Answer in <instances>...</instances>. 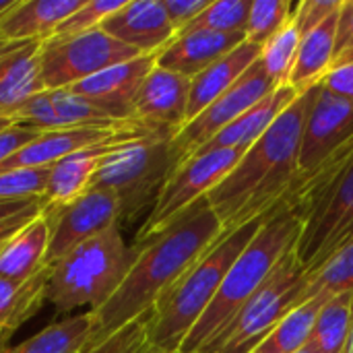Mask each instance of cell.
<instances>
[{
	"label": "cell",
	"mask_w": 353,
	"mask_h": 353,
	"mask_svg": "<svg viewBox=\"0 0 353 353\" xmlns=\"http://www.w3.org/2000/svg\"><path fill=\"white\" fill-rule=\"evenodd\" d=\"M353 292V234L316 269L306 273L300 304Z\"/></svg>",
	"instance_id": "cell-30"
},
{
	"label": "cell",
	"mask_w": 353,
	"mask_h": 353,
	"mask_svg": "<svg viewBox=\"0 0 353 353\" xmlns=\"http://www.w3.org/2000/svg\"><path fill=\"white\" fill-rule=\"evenodd\" d=\"M147 139V137H145ZM137 141V139H120V141H108L101 145H93L87 149H81L77 153L66 155L58 163L50 168L48 188L43 194V209H58L68 205L70 201L79 199L85 190H89V184L103 161L108 153H112L118 145Z\"/></svg>",
	"instance_id": "cell-20"
},
{
	"label": "cell",
	"mask_w": 353,
	"mask_h": 353,
	"mask_svg": "<svg viewBox=\"0 0 353 353\" xmlns=\"http://www.w3.org/2000/svg\"><path fill=\"white\" fill-rule=\"evenodd\" d=\"M12 124H21L39 132L79 128V126H112L118 120L103 114L89 99L81 97L72 89H43L27 99L10 116ZM126 122V120H124Z\"/></svg>",
	"instance_id": "cell-14"
},
{
	"label": "cell",
	"mask_w": 353,
	"mask_h": 353,
	"mask_svg": "<svg viewBox=\"0 0 353 353\" xmlns=\"http://www.w3.org/2000/svg\"><path fill=\"white\" fill-rule=\"evenodd\" d=\"M122 353H168L163 352V350H157V347H153V345H149L147 341H145V333L132 343V345H128L126 350Z\"/></svg>",
	"instance_id": "cell-43"
},
{
	"label": "cell",
	"mask_w": 353,
	"mask_h": 353,
	"mask_svg": "<svg viewBox=\"0 0 353 353\" xmlns=\"http://www.w3.org/2000/svg\"><path fill=\"white\" fill-rule=\"evenodd\" d=\"M339 12L329 17L323 25L314 27L306 35H302L298 54L288 79V87H292L298 95L319 87L333 64L335 52V33H337Z\"/></svg>",
	"instance_id": "cell-25"
},
{
	"label": "cell",
	"mask_w": 353,
	"mask_h": 353,
	"mask_svg": "<svg viewBox=\"0 0 353 353\" xmlns=\"http://www.w3.org/2000/svg\"><path fill=\"white\" fill-rule=\"evenodd\" d=\"M296 2L290 0H252L244 37L250 43L265 46L294 14Z\"/></svg>",
	"instance_id": "cell-33"
},
{
	"label": "cell",
	"mask_w": 353,
	"mask_h": 353,
	"mask_svg": "<svg viewBox=\"0 0 353 353\" xmlns=\"http://www.w3.org/2000/svg\"><path fill=\"white\" fill-rule=\"evenodd\" d=\"M300 39H302V33L292 17L261 50L259 62L277 87L288 85V79H290V72H292V66H294V60L298 54Z\"/></svg>",
	"instance_id": "cell-31"
},
{
	"label": "cell",
	"mask_w": 353,
	"mask_h": 353,
	"mask_svg": "<svg viewBox=\"0 0 353 353\" xmlns=\"http://www.w3.org/2000/svg\"><path fill=\"white\" fill-rule=\"evenodd\" d=\"M137 252L124 242L120 225L101 232L48 267L46 302L64 316L83 306L97 310L124 281Z\"/></svg>",
	"instance_id": "cell-6"
},
{
	"label": "cell",
	"mask_w": 353,
	"mask_h": 353,
	"mask_svg": "<svg viewBox=\"0 0 353 353\" xmlns=\"http://www.w3.org/2000/svg\"><path fill=\"white\" fill-rule=\"evenodd\" d=\"M50 246V217L41 211L25 228H21L0 254V277L10 281H25L46 267V252Z\"/></svg>",
	"instance_id": "cell-24"
},
{
	"label": "cell",
	"mask_w": 353,
	"mask_h": 353,
	"mask_svg": "<svg viewBox=\"0 0 353 353\" xmlns=\"http://www.w3.org/2000/svg\"><path fill=\"white\" fill-rule=\"evenodd\" d=\"M263 223L265 219H259L223 236L163 292L145 319V341L149 345L168 353L180 352V345L217 296L225 273L252 242Z\"/></svg>",
	"instance_id": "cell-5"
},
{
	"label": "cell",
	"mask_w": 353,
	"mask_h": 353,
	"mask_svg": "<svg viewBox=\"0 0 353 353\" xmlns=\"http://www.w3.org/2000/svg\"><path fill=\"white\" fill-rule=\"evenodd\" d=\"M352 331L353 292H347L323 304L308 343L316 353H347Z\"/></svg>",
	"instance_id": "cell-29"
},
{
	"label": "cell",
	"mask_w": 353,
	"mask_h": 353,
	"mask_svg": "<svg viewBox=\"0 0 353 353\" xmlns=\"http://www.w3.org/2000/svg\"><path fill=\"white\" fill-rule=\"evenodd\" d=\"M8 126H12V120L6 118V116H0V132H2L4 128H8Z\"/></svg>",
	"instance_id": "cell-45"
},
{
	"label": "cell",
	"mask_w": 353,
	"mask_h": 353,
	"mask_svg": "<svg viewBox=\"0 0 353 353\" xmlns=\"http://www.w3.org/2000/svg\"><path fill=\"white\" fill-rule=\"evenodd\" d=\"M10 238H12V236H10ZM10 238H4V240H0V254H2V250H4V244H6Z\"/></svg>",
	"instance_id": "cell-47"
},
{
	"label": "cell",
	"mask_w": 353,
	"mask_h": 353,
	"mask_svg": "<svg viewBox=\"0 0 353 353\" xmlns=\"http://www.w3.org/2000/svg\"><path fill=\"white\" fill-rule=\"evenodd\" d=\"M261 46L242 41L230 54L213 62L209 68L199 72L190 79V93H188V108H186V122L194 120L203 110H207L213 101H217L259 58Z\"/></svg>",
	"instance_id": "cell-22"
},
{
	"label": "cell",
	"mask_w": 353,
	"mask_h": 353,
	"mask_svg": "<svg viewBox=\"0 0 353 353\" xmlns=\"http://www.w3.org/2000/svg\"><path fill=\"white\" fill-rule=\"evenodd\" d=\"M188 93V77L165 70L155 64L137 93L134 118L176 134L186 124Z\"/></svg>",
	"instance_id": "cell-17"
},
{
	"label": "cell",
	"mask_w": 353,
	"mask_h": 353,
	"mask_svg": "<svg viewBox=\"0 0 353 353\" xmlns=\"http://www.w3.org/2000/svg\"><path fill=\"white\" fill-rule=\"evenodd\" d=\"M277 85L269 79L261 62L256 60L217 101H213L207 110H203L194 120L186 122L172 137V151L176 157V165L184 163L188 157L199 153L203 145H207L217 132L246 114L252 105L271 95Z\"/></svg>",
	"instance_id": "cell-11"
},
{
	"label": "cell",
	"mask_w": 353,
	"mask_h": 353,
	"mask_svg": "<svg viewBox=\"0 0 353 353\" xmlns=\"http://www.w3.org/2000/svg\"><path fill=\"white\" fill-rule=\"evenodd\" d=\"M246 41L244 33H213V31H186L178 33L159 54H155V64L184 74L188 79L196 77L213 62L230 54Z\"/></svg>",
	"instance_id": "cell-19"
},
{
	"label": "cell",
	"mask_w": 353,
	"mask_h": 353,
	"mask_svg": "<svg viewBox=\"0 0 353 353\" xmlns=\"http://www.w3.org/2000/svg\"><path fill=\"white\" fill-rule=\"evenodd\" d=\"M279 211L302 223L294 246L300 267L308 273L323 265L353 234V143L296 178Z\"/></svg>",
	"instance_id": "cell-3"
},
{
	"label": "cell",
	"mask_w": 353,
	"mask_h": 353,
	"mask_svg": "<svg viewBox=\"0 0 353 353\" xmlns=\"http://www.w3.org/2000/svg\"><path fill=\"white\" fill-rule=\"evenodd\" d=\"M50 168L37 170H14L0 174V203L43 199L48 188Z\"/></svg>",
	"instance_id": "cell-35"
},
{
	"label": "cell",
	"mask_w": 353,
	"mask_h": 353,
	"mask_svg": "<svg viewBox=\"0 0 353 353\" xmlns=\"http://www.w3.org/2000/svg\"><path fill=\"white\" fill-rule=\"evenodd\" d=\"M37 207H43V199H25V201H4L0 203V223L21 215V213H27L31 209H37Z\"/></svg>",
	"instance_id": "cell-41"
},
{
	"label": "cell",
	"mask_w": 353,
	"mask_h": 353,
	"mask_svg": "<svg viewBox=\"0 0 353 353\" xmlns=\"http://www.w3.org/2000/svg\"><path fill=\"white\" fill-rule=\"evenodd\" d=\"M50 217V246L46 267L58 263L77 246L120 225V201L103 188H89L79 199L58 209H43Z\"/></svg>",
	"instance_id": "cell-12"
},
{
	"label": "cell",
	"mask_w": 353,
	"mask_h": 353,
	"mask_svg": "<svg viewBox=\"0 0 353 353\" xmlns=\"http://www.w3.org/2000/svg\"><path fill=\"white\" fill-rule=\"evenodd\" d=\"M296 353H316V352H314V350L310 347V343H308V345H306L304 350H300V352H296Z\"/></svg>",
	"instance_id": "cell-46"
},
{
	"label": "cell",
	"mask_w": 353,
	"mask_h": 353,
	"mask_svg": "<svg viewBox=\"0 0 353 353\" xmlns=\"http://www.w3.org/2000/svg\"><path fill=\"white\" fill-rule=\"evenodd\" d=\"M242 155L244 151L238 149H215L196 153L184 163L176 165L161 186L157 201L141 225L132 246L151 240L194 203L205 199L236 168Z\"/></svg>",
	"instance_id": "cell-9"
},
{
	"label": "cell",
	"mask_w": 353,
	"mask_h": 353,
	"mask_svg": "<svg viewBox=\"0 0 353 353\" xmlns=\"http://www.w3.org/2000/svg\"><path fill=\"white\" fill-rule=\"evenodd\" d=\"M306 285V271L300 267L294 250L279 263L267 283L240 310L209 353H250L273 327L300 306Z\"/></svg>",
	"instance_id": "cell-8"
},
{
	"label": "cell",
	"mask_w": 353,
	"mask_h": 353,
	"mask_svg": "<svg viewBox=\"0 0 353 353\" xmlns=\"http://www.w3.org/2000/svg\"><path fill=\"white\" fill-rule=\"evenodd\" d=\"M327 300L329 298H314L296 306L250 353H296L304 350L312 337L314 323Z\"/></svg>",
	"instance_id": "cell-28"
},
{
	"label": "cell",
	"mask_w": 353,
	"mask_h": 353,
	"mask_svg": "<svg viewBox=\"0 0 353 353\" xmlns=\"http://www.w3.org/2000/svg\"><path fill=\"white\" fill-rule=\"evenodd\" d=\"M319 87L300 93L273 126L244 151L236 168L205 196L219 219L221 238L279 211L298 176L300 143Z\"/></svg>",
	"instance_id": "cell-2"
},
{
	"label": "cell",
	"mask_w": 353,
	"mask_h": 353,
	"mask_svg": "<svg viewBox=\"0 0 353 353\" xmlns=\"http://www.w3.org/2000/svg\"><path fill=\"white\" fill-rule=\"evenodd\" d=\"M321 87L333 95L343 97V99H353V62L329 70L327 77L323 79Z\"/></svg>",
	"instance_id": "cell-40"
},
{
	"label": "cell",
	"mask_w": 353,
	"mask_h": 353,
	"mask_svg": "<svg viewBox=\"0 0 353 353\" xmlns=\"http://www.w3.org/2000/svg\"><path fill=\"white\" fill-rule=\"evenodd\" d=\"M95 335L93 312L62 316L60 321L48 325L37 335L14 347H2L0 353H91Z\"/></svg>",
	"instance_id": "cell-26"
},
{
	"label": "cell",
	"mask_w": 353,
	"mask_h": 353,
	"mask_svg": "<svg viewBox=\"0 0 353 353\" xmlns=\"http://www.w3.org/2000/svg\"><path fill=\"white\" fill-rule=\"evenodd\" d=\"M4 43H6V41H0V48H2V46H4Z\"/></svg>",
	"instance_id": "cell-49"
},
{
	"label": "cell",
	"mask_w": 353,
	"mask_h": 353,
	"mask_svg": "<svg viewBox=\"0 0 353 353\" xmlns=\"http://www.w3.org/2000/svg\"><path fill=\"white\" fill-rule=\"evenodd\" d=\"M343 0H302L294 6V23L298 25L300 33L306 35L314 27L323 25L329 17L339 12Z\"/></svg>",
	"instance_id": "cell-36"
},
{
	"label": "cell",
	"mask_w": 353,
	"mask_h": 353,
	"mask_svg": "<svg viewBox=\"0 0 353 353\" xmlns=\"http://www.w3.org/2000/svg\"><path fill=\"white\" fill-rule=\"evenodd\" d=\"M300 230L302 223L292 211H279L265 219L259 234L225 273L217 296L192 327L178 353H209L240 310L294 250Z\"/></svg>",
	"instance_id": "cell-4"
},
{
	"label": "cell",
	"mask_w": 353,
	"mask_h": 353,
	"mask_svg": "<svg viewBox=\"0 0 353 353\" xmlns=\"http://www.w3.org/2000/svg\"><path fill=\"white\" fill-rule=\"evenodd\" d=\"M252 0H211L209 6L180 33L213 31V33H244Z\"/></svg>",
	"instance_id": "cell-32"
},
{
	"label": "cell",
	"mask_w": 353,
	"mask_h": 353,
	"mask_svg": "<svg viewBox=\"0 0 353 353\" xmlns=\"http://www.w3.org/2000/svg\"><path fill=\"white\" fill-rule=\"evenodd\" d=\"M163 8L172 21V25L176 27V35L188 27L207 6L211 0H161Z\"/></svg>",
	"instance_id": "cell-38"
},
{
	"label": "cell",
	"mask_w": 353,
	"mask_h": 353,
	"mask_svg": "<svg viewBox=\"0 0 353 353\" xmlns=\"http://www.w3.org/2000/svg\"><path fill=\"white\" fill-rule=\"evenodd\" d=\"M48 267L25 281L0 277V327L14 333L46 304Z\"/></svg>",
	"instance_id": "cell-27"
},
{
	"label": "cell",
	"mask_w": 353,
	"mask_h": 353,
	"mask_svg": "<svg viewBox=\"0 0 353 353\" xmlns=\"http://www.w3.org/2000/svg\"><path fill=\"white\" fill-rule=\"evenodd\" d=\"M10 335H12L10 331H6V329H2V327H0V350L6 345V341H8V337H10Z\"/></svg>",
	"instance_id": "cell-44"
},
{
	"label": "cell",
	"mask_w": 353,
	"mask_h": 353,
	"mask_svg": "<svg viewBox=\"0 0 353 353\" xmlns=\"http://www.w3.org/2000/svg\"><path fill=\"white\" fill-rule=\"evenodd\" d=\"M296 97L298 93L292 87L288 85L277 87L271 95H267L263 101L252 105L246 114H242L238 120H234L230 126L217 132L207 145L199 149V153L215 151V149H238V151L250 149L273 126V122L296 101Z\"/></svg>",
	"instance_id": "cell-23"
},
{
	"label": "cell",
	"mask_w": 353,
	"mask_h": 353,
	"mask_svg": "<svg viewBox=\"0 0 353 353\" xmlns=\"http://www.w3.org/2000/svg\"><path fill=\"white\" fill-rule=\"evenodd\" d=\"M350 143H353V99H343L319 87L304 126L296 178L312 172Z\"/></svg>",
	"instance_id": "cell-13"
},
{
	"label": "cell",
	"mask_w": 353,
	"mask_h": 353,
	"mask_svg": "<svg viewBox=\"0 0 353 353\" xmlns=\"http://www.w3.org/2000/svg\"><path fill=\"white\" fill-rule=\"evenodd\" d=\"M99 29L145 56L159 54L176 37L161 0H126Z\"/></svg>",
	"instance_id": "cell-16"
},
{
	"label": "cell",
	"mask_w": 353,
	"mask_h": 353,
	"mask_svg": "<svg viewBox=\"0 0 353 353\" xmlns=\"http://www.w3.org/2000/svg\"><path fill=\"white\" fill-rule=\"evenodd\" d=\"M153 66L155 56H139L134 60L110 66L68 89L89 99L95 108L118 122L132 120L137 93Z\"/></svg>",
	"instance_id": "cell-15"
},
{
	"label": "cell",
	"mask_w": 353,
	"mask_h": 353,
	"mask_svg": "<svg viewBox=\"0 0 353 353\" xmlns=\"http://www.w3.org/2000/svg\"><path fill=\"white\" fill-rule=\"evenodd\" d=\"M176 168L172 137H147L118 145L99 163L89 188H103L120 201V223L151 211L161 186Z\"/></svg>",
	"instance_id": "cell-7"
},
{
	"label": "cell",
	"mask_w": 353,
	"mask_h": 353,
	"mask_svg": "<svg viewBox=\"0 0 353 353\" xmlns=\"http://www.w3.org/2000/svg\"><path fill=\"white\" fill-rule=\"evenodd\" d=\"M85 0H17L0 19V41H46Z\"/></svg>",
	"instance_id": "cell-21"
},
{
	"label": "cell",
	"mask_w": 353,
	"mask_h": 353,
	"mask_svg": "<svg viewBox=\"0 0 353 353\" xmlns=\"http://www.w3.org/2000/svg\"><path fill=\"white\" fill-rule=\"evenodd\" d=\"M43 41H6L0 48V116H10L27 99L41 93Z\"/></svg>",
	"instance_id": "cell-18"
},
{
	"label": "cell",
	"mask_w": 353,
	"mask_h": 353,
	"mask_svg": "<svg viewBox=\"0 0 353 353\" xmlns=\"http://www.w3.org/2000/svg\"><path fill=\"white\" fill-rule=\"evenodd\" d=\"M350 62H353V0H343L339 8V19H337L331 70Z\"/></svg>",
	"instance_id": "cell-37"
},
{
	"label": "cell",
	"mask_w": 353,
	"mask_h": 353,
	"mask_svg": "<svg viewBox=\"0 0 353 353\" xmlns=\"http://www.w3.org/2000/svg\"><path fill=\"white\" fill-rule=\"evenodd\" d=\"M41 211H43V207H37V209H31V211H27V213H21V215H17V217L8 219V221H4V223H0V240L14 236L21 228H25V225H27L31 219H35Z\"/></svg>",
	"instance_id": "cell-42"
},
{
	"label": "cell",
	"mask_w": 353,
	"mask_h": 353,
	"mask_svg": "<svg viewBox=\"0 0 353 353\" xmlns=\"http://www.w3.org/2000/svg\"><path fill=\"white\" fill-rule=\"evenodd\" d=\"M219 240V219L209 201L201 199L157 236L134 246L139 252L124 281L105 304L91 310L95 319L93 347L147 319L163 292Z\"/></svg>",
	"instance_id": "cell-1"
},
{
	"label": "cell",
	"mask_w": 353,
	"mask_h": 353,
	"mask_svg": "<svg viewBox=\"0 0 353 353\" xmlns=\"http://www.w3.org/2000/svg\"><path fill=\"white\" fill-rule=\"evenodd\" d=\"M41 132L21 126V124H12L8 128H4L0 132V163L4 159H8L12 153H17L19 149H23L25 145H29L31 141H35Z\"/></svg>",
	"instance_id": "cell-39"
},
{
	"label": "cell",
	"mask_w": 353,
	"mask_h": 353,
	"mask_svg": "<svg viewBox=\"0 0 353 353\" xmlns=\"http://www.w3.org/2000/svg\"><path fill=\"white\" fill-rule=\"evenodd\" d=\"M347 353H353V331H352V339H350V347H347Z\"/></svg>",
	"instance_id": "cell-48"
},
{
	"label": "cell",
	"mask_w": 353,
	"mask_h": 353,
	"mask_svg": "<svg viewBox=\"0 0 353 353\" xmlns=\"http://www.w3.org/2000/svg\"><path fill=\"white\" fill-rule=\"evenodd\" d=\"M126 0H85L66 21H62L52 37H72L97 29L110 14L124 6Z\"/></svg>",
	"instance_id": "cell-34"
},
{
	"label": "cell",
	"mask_w": 353,
	"mask_h": 353,
	"mask_svg": "<svg viewBox=\"0 0 353 353\" xmlns=\"http://www.w3.org/2000/svg\"><path fill=\"white\" fill-rule=\"evenodd\" d=\"M139 56L145 54L99 27L72 37H50L41 46V81L46 89H66Z\"/></svg>",
	"instance_id": "cell-10"
}]
</instances>
